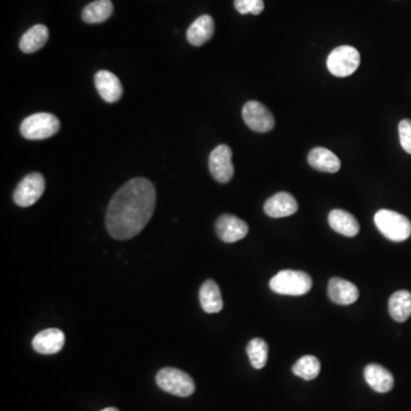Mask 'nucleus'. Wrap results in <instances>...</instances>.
I'll use <instances>...</instances> for the list:
<instances>
[{
	"label": "nucleus",
	"mask_w": 411,
	"mask_h": 411,
	"mask_svg": "<svg viewBox=\"0 0 411 411\" xmlns=\"http://www.w3.org/2000/svg\"><path fill=\"white\" fill-rule=\"evenodd\" d=\"M400 143L405 152L411 155V120L403 119L399 124Z\"/></svg>",
	"instance_id": "26"
},
{
	"label": "nucleus",
	"mask_w": 411,
	"mask_h": 411,
	"mask_svg": "<svg viewBox=\"0 0 411 411\" xmlns=\"http://www.w3.org/2000/svg\"><path fill=\"white\" fill-rule=\"evenodd\" d=\"M308 164L322 173H337L340 170V160L334 152L326 147H314L308 155Z\"/></svg>",
	"instance_id": "15"
},
{
	"label": "nucleus",
	"mask_w": 411,
	"mask_h": 411,
	"mask_svg": "<svg viewBox=\"0 0 411 411\" xmlns=\"http://www.w3.org/2000/svg\"><path fill=\"white\" fill-rule=\"evenodd\" d=\"M202 310L207 313H219L223 308L221 291L214 280H206L199 293Z\"/></svg>",
	"instance_id": "19"
},
{
	"label": "nucleus",
	"mask_w": 411,
	"mask_h": 411,
	"mask_svg": "<svg viewBox=\"0 0 411 411\" xmlns=\"http://www.w3.org/2000/svg\"><path fill=\"white\" fill-rule=\"evenodd\" d=\"M101 411H119V410H118V409H115V408H105Z\"/></svg>",
	"instance_id": "27"
},
{
	"label": "nucleus",
	"mask_w": 411,
	"mask_h": 411,
	"mask_svg": "<svg viewBox=\"0 0 411 411\" xmlns=\"http://www.w3.org/2000/svg\"><path fill=\"white\" fill-rule=\"evenodd\" d=\"M360 66V54L352 46H340L329 54L327 66L336 77H348L357 71Z\"/></svg>",
	"instance_id": "6"
},
{
	"label": "nucleus",
	"mask_w": 411,
	"mask_h": 411,
	"mask_svg": "<svg viewBox=\"0 0 411 411\" xmlns=\"http://www.w3.org/2000/svg\"><path fill=\"white\" fill-rule=\"evenodd\" d=\"M95 87L100 96L108 103L118 102L124 93L119 78L107 70H101L96 73Z\"/></svg>",
	"instance_id": "11"
},
{
	"label": "nucleus",
	"mask_w": 411,
	"mask_h": 411,
	"mask_svg": "<svg viewBox=\"0 0 411 411\" xmlns=\"http://www.w3.org/2000/svg\"><path fill=\"white\" fill-rule=\"evenodd\" d=\"M242 118L251 130L257 132H270L274 130L276 124L270 110L257 101H249L244 104Z\"/></svg>",
	"instance_id": "9"
},
{
	"label": "nucleus",
	"mask_w": 411,
	"mask_h": 411,
	"mask_svg": "<svg viewBox=\"0 0 411 411\" xmlns=\"http://www.w3.org/2000/svg\"><path fill=\"white\" fill-rule=\"evenodd\" d=\"M155 189L147 179L130 180L117 191L107 212V227L111 236L128 240L137 236L155 212Z\"/></svg>",
	"instance_id": "1"
},
{
	"label": "nucleus",
	"mask_w": 411,
	"mask_h": 411,
	"mask_svg": "<svg viewBox=\"0 0 411 411\" xmlns=\"http://www.w3.org/2000/svg\"><path fill=\"white\" fill-rule=\"evenodd\" d=\"M209 170L214 179L222 184L229 183L234 175L232 150L227 144H221L209 155Z\"/></svg>",
	"instance_id": "8"
},
{
	"label": "nucleus",
	"mask_w": 411,
	"mask_h": 411,
	"mask_svg": "<svg viewBox=\"0 0 411 411\" xmlns=\"http://www.w3.org/2000/svg\"><path fill=\"white\" fill-rule=\"evenodd\" d=\"M298 210L296 199L291 193L279 192L271 197L264 204V212L272 219H281L293 215Z\"/></svg>",
	"instance_id": "13"
},
{
	"label": "nucleus",
	"mask_w": 411,
	"mask_h": 411,
	"mask_svg": "<svg viewBox=\"0 0 411 411\" xmlns=\"http://www.w3.org/2000/svg\"><path fill=\"white\" fill-rule=\"evenodd\" d=\"M113 4L110 0H96L88 4L83 11V20L88 24L105 22L113 15Z\"/></svg>",
	"instance_id": "22"
},
{
	"label": "nucleus",
	"mask_w": 411,
	"mask_h": 411,
	"mask_svg": "<svg viewBox=\"0 0 411 411\" xmlns=\"http://www.w3.org/2000/svg\"><path fill=\"white\" fill-rule=\"evenodd\" d=\"M48 37L49 31L46 26L37 24V26H32L21 38V51L26 54L37 52L46 45Z\"/></svg>",
	"instance_id": "20"
},
{
	"label": "nucleus",
	"mask_w": 411,
	"mask_h": 411,
	"mask_svg": "<svg viewBox=\"0 0 411 411\" xmlns=\"http://www.w3.org/2000/svg\"><path fill=\"white\" fill-rule=\"evenodd\" d=\"M64 343L66 336L63 331L56 328H51L36 335L32 340V348H35V351L38 353L51 355L60 352L63 348Z\"/></svg>",
	"instance_id": "12"
},
{
	"label": "nucleus",
	"mask_w": 411,
	"mask_h": 411,
	"mask_svg": "<svg viewBox=\"0 0 411 411\" xmlns=\"http://www.w3.org/2000/svg\"><path fill=\"white\" fill-rule=\"evenodd\" d=\"M328 222L333 230L345 236H355L360 231L359 222L346 210H331L328 216Z\"/></svg>",
	"instance_id": "18"
},
{
	"label": "nucleus",
	"mask_w": 411,
	"mask_h": 411,
	"mask_svg": "<svg viewBox=\"0 0 411 411\" xmlns=\"http://www.w3.org/2000/svg\"><path fill=\"white\" fill-rule=\"evenodd\" d=\"M248 358L255 369L264 368L268 363L269 345L262 338H254L247 345Z\"/></svg>",
	"instance_id": "23"
},
{
	"label": "nucleus",
	"mask_w": 411,
	"mask_h": 411,
	"mask_svg": "<svg viewBox=\"0 0 411 411\" xmlns=\"http://www.w3.org/2000/svg\"><path fill=\"white\" fill-rule=\"evenodd\" d=\"M45 191V180L39 173L26 175L15 189L13 199L20 207H30L41 198Z\"/></svg>",
	"instance_id": "7"
},
{
	"label": "nucleus",
	"mask_w": 411,
	"mask_h": 411,
	"mask_svg": "<svg viewBox=\"0 0 411 411\" xmlns=\"http://www.w3.org/2000/svg\"><path fill=\"white\" fill-rule=\"evenodd\" d=\"M320 369H321L320 361L313 355H304L293 365V374L305 380L316 378L320 374Z\"/></svg>",
	"instance_id": "24"
},
{
	"label": "nucleus",
	"mask_w": 411,
	"mask_h": 411,
	"mask_svg": "<svg viewBox=\"0 0 411 411\" xmlns=\"http://www.w3.org/2000/svg\"><path fill=\"white\" fill-rule=\"evenodd\" d=\"M365 380L374 391L386 393L391 391L394 386L393 375L377 363H370L365 368Z\"/></svg>",
	"instance_id": "16"
},
{
	"label": "nucleus",
	"mask_w": 411,
	"mask_h": 411,
	"mask_svg": "<svg viewBox=\"0 0 411 411\" xmlns=\"http://www.w3.org/2000/svg\"><path fill=\"white\" fill-rule=\"evenodd\" d=\"M157 384L162 391L176 397H190L196 391V384L192 377L184 371L176 368L161 369L155 377Z\"/></svg>",
	"instance_id": "4"
},
{
	"label": "nucleus",
	"mask_w": 411,
	"mask_h": 411,
	"mask_svg": "<svg viewBox=\"0 0 411 411\" xmlns=\"http://www.w3.org/2000/svg\"><path fill=\"white\" fill-rule=\"evenodd\" d=\"M328 296L338 305L353 304L359 298V289L348 280L333 278L328 283Z\"/></svg>",
	"instance_id": "14"
},
{
	"label": "nucleus",
	"mask_w": 411,
	"mask_h": 411,
	"mask_svg": "<svg viewBox=\"0 0 411 411\" xmlns=\"http://www.w3.org/2000/svg\"><path fill=\"white\" fill-rule=\"evenodd\" d=\"M215 32V22L210 15L199 16L187 30V38L193 46H202L213 37Z\"/></svg>",
	"instance_id": "17"
},
{
	"label": "nucleus",
	"mask_w": 411,
	"mask_h": 411,
	"mask_svg": "<svg viewBox=\"0 0 411 411\" xmlns=\"http://www.w3.org/2000/svg\"><path fill=\"white\" fill-rule=\"evenodd\" d=\"M270 288L280 295L301 296L311 291L312 279L303 271H280L271 279Z\"/></svg>",
	"instance_id": "2"
},
{
	"label": "nucleus",
	"mask_w": 411,
	"mask_h": 411,
	"mask_svg": "<svg viewBox=\"0 0 411 411\" xmlns=\"http://www.w3.org/2000/svg\"><path fill=\"white\" fill-rule=\"evenodd\" d=\"M61 123L52 113H35L21 124V134L28 140H45L60 130Z\"/></svg>",
	"instance_id": "5"
},
{
	"label": "nucleus",
	"mask_w": 411,
	"mask_h": 411,
	"mask_svg": "<svg viewBox=\"0 0 411 411\" xmlns=\"http://www.w3.org/2000/svg\"><path fill=\"white\" fill-rule=\"evenodd\" d=\"M375 224L383 236L391 241H405L411 236L410 221L393 210L380 209L377 212Z\"/></svg>",
	"instance_id": "3"
},
{
	"label": "nucleus",
	"mask_w": 411,
	"mask_h": 411,
	"mask_svg": "<svg viewBox=\"0 0 411 411\" xmlns=\"http://www.w3.org/2000/svg\"><path fill=\"white\" fill-rule=\"evenodd\" d=\"M248 225L246 222L238 219L236 216L224 214L219 216L216 222V232L221 240L227 244L239 241L248 234Z\"/></svg>",
	"instance_id": "10"
},
{
	"label": "nucleus",
	"mask_w": 411,
	"mask_h": 411,
	"mask_svg": "<svg viewBox=\"0 0 411 411\" xmlns=\"http://www.w3.org/2000/svg\"><path fill=\"white\" fill-rule=\"evenodd\" d=\"M234 7L240 14L259 15L264 11L263 0H234Z\"/></svg>",
	"instance_id": "25"
},
{
	"label": "nucleus",
	"mask_w": 411,
	"mask_h": 411,
	"mask_svg": "<svg viewBox=\"0 0 411 411\" xmlns=\"http://www.w3.org/2000/svg\"><path fill=\"white\" fill-rule=\"evenodd\" d=\"M388 311L395 321H407L411 316V293L395 291L388 301Z\"/></svg>",
	"instance_id": "21"
}]
</instances>
